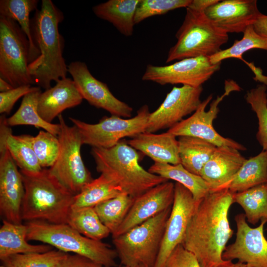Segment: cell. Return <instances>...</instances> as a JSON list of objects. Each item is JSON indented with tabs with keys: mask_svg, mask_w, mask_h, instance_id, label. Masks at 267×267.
<instances>
[{
	"mask_svg": "<svg viewBox=\"0 0 267 267\" xmlns=\"http://www.w3.org/2000/svg\"><path fill=\"white\" fill-rule=\"evenodd\" d=\"M267 183V151L246 159L228 188L233 193L241 192Z\"/></svg>",
	"mask_w": 267,
	"mask_h": 267,
	"instance_id": "f1b7e54d",
	"label": "cell"
},
{
	"mask_svg": "<svg viewBox=\"0 0 267 267\" xmlns=\"http://www.w3.org/2000/svg\"><path fill=\"white\" fill-rule=\"evenodd\" d=\"M60 131L58 137L60 150L50 174L74 195L79 194L93 178L83 161L81 148L83 144L75 126H69L62 115L58 117Z\"/></svg>",
	"mask_w": 267,
	"mask_h": 267,
	"instance_id": "9c48e42d",
	"label": "cell"
},
{
	"mask_svg": "<svg viewBox=\"0 0 267 267\" xmlns=\"http://www.w3.org/2000/svg\"><path fill=\"white\" fill-rule=\"evenodd\" d=\"M177 43L169 50L166 63L199 56L211 57L222 49L228 34L205 15L186 8L184 20L176 33Z\"/></svg>",
	"mask_w": 267,
	"mask_h": 267,
	"instance_id": "8992f818",
	"label": "cell"
},
{
	"mask_svg": "<svg viewBox=\"0 0 267 267\" xmlns=\"http://www.w3.org/2000/svg\"><path fill=\"white\" fill-rule=\"evenodd\" d=\"M176 137L168 131L160 134L144 132L130 139L128 143L154 163L178 165L180 161Z\"/></svg>",
	"mask_w": 267,
	"mask_h": 267,
	"instance_id": "7402d4cb",
	"label": "cell"
},
{
	"mask_svg": "<svg viewBox=\"0 0 267 267\" xmlns=\"http://www.w3.org/2000/svg\"><path fill=\"white\" fill-rule=\"evenodd\" d=\"M66 223L82 235L101 241L111 234L93 207L71 208Z\"/></svg>",
	"mask_w": 267,
	"mask_h": 267,
	"instance_id": "4dcf8cb0",
	"label": "cell"
},
{
	"mask_svg": "<svg viewBox=\"0 0 267 267\" xmlns=\"http://www.w3.org/2000/svg\"><path fill=\"white\" fill-rule=\"evenodd\" d=\"M150 112L147 105H143L132 118H123L111 115L103 117L98 123L89 124L69 117L78 130L83 144L92 147L109 148L126 137L133 138L146 131Z\"/></svg>",
	"mask_w": 267,
	"mask_h": 267,
	"instance_id": "30bf717a",
	"label": "cell"
},
{
	"mask_svg": "<svg viewBox=\"0 0 267 267\" xmlns=\"http://www.w3.org/2000/svg\"><path fill=\"white\" fill-rule=\"evenodd\" d=\"M30 44L15 20L0 16V78L14 88L35 84L29 72Z\"/></svg>",
	"mask_w": 267,
	"mask_h": 267,
	"instance_id": "ba28073f",
	"label": "cell"
},
{
	"mask_svg": "<svg viewBox=\"0 0 267 267\" xmlns=\"http://www.w3.org/2000/svg\"></svg>",
	"mask_w": 267,
	"mask_h": 267,
	"instance_id": "c3c4849f",
	"label": "cell"
},
{
	"mask_svg": "<svg viewBox=\"0 0 267 267\" xmlns=\"http://www.w3.org/2000/svg\"><path fill=\"white\" fill-rule=\"evenodd\" d=\"M246 159L235 148L217 147L200 176L208 184L210 191L228 188Z\"/></svg>",
	"mask_w": 267,
	"mask_h": 267,
	"instance_id": "ffe728a7",
	"label": "cell"
},
{
	"mask_svg": "<svg viewBox=\"0 0 267 267\" xmlns=\"http://www.w3.org/2000/svg\"><path fill=\"white\" fill-rule=\"evenodd\" d=\"M31 142L40 166L51 167L56 161L60 150L58 136L41 130L35 136L31 135Z\"/></svg>",
	"mask_w": 267,
	"mask_h": 267,
	"instance_id": "74e56055",
	"label": "cell"
},
{
	"mask_svg": "<svg viewBox=\"0 0 267 267\" xmlns=\"http://www.w3.org/2000/svg\"><path fill=\"white\" fill-rule=\"evenodd\" d=\"M233 202L242 208L247 222L252 224L260 221L267 222V183L234 193Z\"/></svg>",
	"mask_w": 267,
	"mask_h": 267,
	"instance_id": "1f68e13d",
	"label": "cell"
},
{
	"mask_svg": "<svg viewBox=\"0 0 267 267\" xmlns=\"http://www.w3.org/2000/svg\"><path fill=\"white\" fill-rule=\"evenodd\" d=\"M222 267H248L245 264L238 262L234 263L232 261H228L227 263Z\"/></svg>",
	"mask_w": 267,
	"mask_h": 267,
	"instance_id": "bcb514c9",
	"label": "cell"
},
{
	"mask_svg": "<svg viewBox=\"0 0 267 267\" xmlns=\"http://www.w3.org/2000/svg\"><path fill=\"white\" fill-rule=\"evenodd\" d=\"M175 184L167 181L134 198L124 221L112 238L120 235L172 206Z\"/></svg>",
	"mask_w": 267,
	"mask_h": 267,
	"instance_id": "ac0fdd59",
	"label": "cell"
},
{
	"mask_svg": "<svg viewBox=\"0 0 267 267\" xmlns=\"http://www.w3.org/2000/svg\"><path fill=\"white\" fill-rule=\"evenodd\" d=\"M240 90V88L235 81L226 80L224 92L211 102L208 110L206 109L213 98L212 94L201 102L198 108L190 117L184 119L169 129L168 132L176 137L189 136L198 137L217 147L225 146L239 151L245 150V146L230 138L221 135L213 126L214 121L217 118L220 111L219 104L231 92Z\"/></svg>",
	"mask_w": 267,
	"mask_h": 267,
	"instance_id": "8fae6325",
	"label": "cell"
},
{
	"mask_svg": "<svg viewBox=\"0 0 267 267\" xmlns=\"http://www.w3.org/2000/svg\"><path fill=\"white\" fill-rule=\"evenodd\" d=\"M204 13L215 25L227 34L243 33L262 13L256 0H219Z\"/></svg>",
	"mask_w": 267,
	"mask_h": 267,
	"instance_id": "d6986e66",
	"label": "cell"
},
{
	"mask_svg": "<svg viewBox=\"0 0 267 267\" xmlns=\"http://www.w3.org/2000/svg\"><path fill=\"white\" fill-rule=\"evenodd\" d=\"M233 194L228 188L210 191L190 220L181 244L196 256L201 267H222L228 261L223 259L222 254L233 234L228 220Z\"/></svg>",
	"mask_w": 267,
	"mask_h": 267,
	"instance_id": "6da1fadb",
	"label": "cell"
},
{
	"mask_svg": "<svg viewBox=\"0 0 267 267\" xmlns=\"http://www.w3.org/2000/svg\"><path fill=\"white\" fill-rule=\"evenodd\" d=\"M25 193L21 207L22 220L66 223L75 195L43 169L37 173L20 170Z\"/></svg>",
	"mask_w": 267,
	"mask_h": 267,
	"instance_id": "3957f363",
	"label": "cell"
},
{
	"mask_svg": "<svg viewBox=\"0 0 267 267\" xmlns=\"http://www.w3.org/2000/svg\"><path fill=\"white\" fill-rule=\"evenodd\" d=\"M40 88L30 85L21 86L3 92H0V113L8 114L15 103L21 97Z\"/></svg>",
	"mask_w": 267,
	"mask_h": 267,
	"instance_id": "ab89813d",
	"label": "cell"
},
{
	"mask_svg": "<svg viewBox=\"0 0 267 267\" xmlns=\"http://www.w3.org/2000/svg\"><path fill=\"white\" fill-rule=\"evenodd\" d=\"M68 72L73 78L83 99L89 104L109 112L111 115L130 118L133 109L118 99L110 91L107 85L92 75L87 64L73 61L68 65Z\"/></svg>",
	"mask_w": 267,
	"mask_h": 267,
	"instance_id": "2e32d148",
	"label": "cell"
},
{
	"mask_svg": "<svg viewBox=\"0 0 267 267\" xmlns=\"http://www.w3.org/2000/svg\"><path fill=\"white\" fill-rule=\"evenodd\" d=\"M28 241L41 242L56 250L87 257L104 267H116L117 252L101 241L88 238L67 223L27 222Z\"/></svg>",
	"mask_w": 267,
	"mask_h": 267,
	"instance_id": "5b68a950",
	"label": "cell"
},
{
	"mask_svg": "<svg viewBox=\"0 0 267 267\" xmlns=\"http://www.w3.org/2000/svg\"><path fill=\"white\" fill-rule=\"evenodd\" d=\"M148 171L181 184L191 193L196 201H200L210 192L208 184L201 176L190 172L181 164L154 163Z\"/></svg>",
	"mask_w": 267,
	"mask_h": 267,
	"instance_id": "4316f807",
	"label": "cell"
},
{
	"mask_svg": "<svg viewBox=\"0 0 267 267\" xmlns=\"http://www.w3.org/2000/svg\"><path fill=\"white\" fill-rule=\"evenodd\" d=\"M200 201L195 200L191 193L181 184H175L174 202L153 267H165L171 253L182 244L188 223Z\"/></svg>",
	"mask_w": 267,
	"mask_h": 267,
	"instance_id": "5bb4252c",
	"label": "cell"
},
{
	"mask_svg": "<svg viewBox=\"0 0 267 267\" xmlns=\"http://www.w3.org/2000/svg\"><path fill=\"white\" fill-rule=\"evenodd\" d=\"M172 207L113 238L115 249L123 266L154 267Z\"/></svg>",
	"mask_w": 267,
	"mask_h": 267,
	"instance_id": "52a82bcc",
	"label": "cell"
},
{
	"mask_svg": "<svg viewBox=\"0 0 267 267\" xmlns=\"http://www.w3.org/2000/svg\"><path fill=\"white\" fill-rule=\"evenodd\" d=\"M191 0H140L136 8L134 21L138 24L147 18L164 14L174 9L185 7Z\"/></svg>",
	"mask_w": 267,
	"mask_h": 267,
	"instance_id": "f35d334b",
	"label": "cell"
},
{
	"mask_svg": "<svg viewBox=\"0 0 267 267\" xmlns=\"http://www.w3.org/2000/svg\"><path fill=\"white\" fill-rule=\"evenodd\" d=\"M165 267H201L196 256L182 244L178 245L168 257Z\"/></svg>",
	"mask_w": 267,
	"mask_h": 267,
	"instance_id": "60d3db41",
	"label": "cell"
},
{
	"mask_svg": "<svg viewBox=\"0 0 267 267\" xmlns=\"http://www.w3.org/2000/svg\"><path fill=\"white\" fill-rule=\"evenodd\" d=\"M68 254L52 249L44 253L14 255L0 260V267H57Z\"/></svg>",
	"mask_w": 267,
	"mask_h": 267,
	"instance_id": "d590c367",
	"label": "cell"
},
{
	"mask_svg": "<svg viewBox=\"0 0 267 267\" xmlns=\"http://www.w3.org/2000/svg\"><path fill=\"white\" fill-rule=\"evenodd\" d=\"M14 88L7 82L0 78V92L9 91Z\"/></svg>",
	"mask_w": 267,
	"mask_h": 267,
	"instance_id": "f6af8a7d",
	"label": "cell"
},
{
	"mask_svg": "<svg viewBox=\"0 0 267 267\" xmlns=\"http://www.w3.org/2000/svg\"><path fill=\"white\" fill-rule=\"evenodd\" d=\"M123 193L121 189L103 175L93 179L77 195L72 208L94 207L96 205Z\"/></svg>",
	"mask_w": 267,
	"mask_h": 267,
	"instance_id": "d6a6232c",
	"label": "cell"
},
{
	"mask_svg": "<svg viewBox=\"0 0 267 267\" xmlns=\"http://www.w3.org/2000/svg\"><path fill=\"white\" fill-rule=\"evenodd\" d=\"M140 0H109L96 5L92 11L99 18L111 23L122 35L134 33L135 11Z\"/></svg>",
	"mask_w": 267,
	"mask_h": 267,
	"instance_id": "d4e9b609",
	"label": "cell"
},
{
	"mask_svg": "<svg viewBox=\"0 0 267 267\" xmlns=\"http://www.w3.org/2000/svg\"><path fill=\"white\" fill-rule=\"evenodd\" d=\"M91 154L97 171L133 198L168 181L144 169L136 150L124 141L109 148L92 147Z\"/></svg>",
	"mask_w": 267,
	"mask_h": 267,
	"instance_id": "277c9868",
	"label": "cell"
},
{
	"mask_svg": "<svg viewBox=\"0 0 267 267\" xmlns=\"http://www.w3.org/2000/svg\"><path fill=\"white\" fill-rule=\"evenodd\" d=\"M41 88L25 95L16 112L7 118L9 126L30 125L42 128L58 136L60 131L59 124L48 123L43 120L38 112L39 97L41 93Z\"/></svg>",
	"mask_w": 267,
	"mask_h": 267,
	"instance_id": "f546056e",
	"label": "cell"
},
{
	"mask_svg": "<svg viewBox=\"0 0 267 267\" xmlns=\"http://www.w3.org/2000/svg\"><path fill=\"white\" fill-rule=\"evenodd\" d=\"M38 0H0V16L16 21L27 37L30 44V63L40 55L32 37L30 13L37 9Z\"/></svg>",
	"mask_w": 267,
	"mask_h": 267,
	"instance_id": "83f0119b",
	"label": "cell"
},
{
	"mask_svg": "<svg viewBox=\"0 0 267 267\" xmlns=\"http://www.w3.org/2000/svg\"><path fill=\"white\" fill-rule=\"evenodd\" d=\"M243 33V36L241 40H235L229 48L222 49L210 57L211 62L217 64L228 58L241 59L245 52L253 49L267 50V38L258 34L253 25L248 26Z\"/></svg>",
	"mask_w": 267,
	"mask_h": 267,
	"instance_id": "e575fe53",
	"label": "cell"
},
{
	"mask_svg": "<svg viewBox=\"0 0 267 267\" xmlns=\"http://www.w3.org/2000/svg\"><path fill=\"white\" fill-rule=\"evenodd\" d=\"M5 145L0 142V212L9 222L22 223L25 193L23 178Z\"/></svg>",
	"mask_w": 267,
	"mask_h": 267,
	"instance_id": "e0dca14e",
	"label": "cell"
},
{
	"mask_svg": "<svg viewBox=\"0 0 267 267\" xmlns=\"http://www.w3.org/2000/svg\"><path fill=\"white\" fill-rule=\"evenodd\" d=\"M83 100L73 80L69 78L61 79L53 87L41 92L38 112L43 120L51 123L64 110L79 105Z\"/></svg>",
	"mask_w": 267,
	"mask_h": 267,
	"instance_id": "44dd1931",
	"label": "cell"
},
{
	"mask_svg": "<svg viewBox=\"0 0 267 267\" xmlns=\"http://www.w3.org/2000/svg\"><path fill=\"white\" fill-rule=\"evenodd\" d=\"M57 267H104L89 258L77 254H68Z\"/></svg>",
	"mask_w": 267,
	"mask_h": 267,
	"instance_id": "b9f144b4",
	"label": "cell"
},
{
	"mask_svg": "<svg viewBox=\"0 0 267 267\" xmlns=\"http://www.w3.org/2000/svg\"><path fill=\"white\" fill-rule=\"evenodd\" d=\"M267 85L257 86L248 91L245 96L247 102L256 113L258 120L256 138L263 150L267 151Z\"/></svg>",
	"mask_w": 267,
	"mask_h": 267,
	"instance_id": "8d00e7d4",
	"label": "cell"
},
{
	"mask_svg": "<svg viewBox=\"0 0 267 267\" xmlns=\"http://www.w3.org/2000/svg\"><path fill=\"white\" fill-rule=\"evenodd\" d=\"M119 267H126V266H120ZM146 267L144 266H136V267Z\"/></svg>",
	"mask_w": 267,
	"mask_h": 267,
	"instance_id": "7dc6e473",
	"label": "cell"
},
{
	"mask_svg": "<svg viewBox=\"0 0 267 267\" xmlns=\"http://www.w3.org/2000/svg\"><path fill=\"white\" fill-rule=\"evenodd\" d=\"M202 91V86L174 87L159 107L150 113L145 132L154 133L170 129L184 117L193 113L202 102L200 96Z\"/></svg>",
	"mask_w": 267,
	"mask_h": 267,
	"instance_id": "4fadbf2b",
	"label": "cell"
},
{
	"mask_svg": "<svg viewBox=\"0 0 267 267\" xmlns=\"http://www.w3.org/2000/svg\"><path fill=\"white\" fill-rule=\"evenodd\" d=\"M221 64L212 63L207 56L185 58L169 65L149 64L142 80L161 85L181 84L197 88L202 86L218 71Z\"/></svg>",
	"mask_w": 267,
	"mask_h": 267,
	"instance_id": "7c38bea8",
	"label": "cell"
},
{
	"mask_svg": "<svg viewBox=\"0 0 267 267\" xmlns=\"http://www.w3.org/2000/svg\"><path fill=\"white\" fill-rule=\"evenodd\" d=\"M219 0H191L190 3L186 8L196 11L204 12L207 8L215 4L218 2Z\"/></svg>",
	"mask_w": 267,
	"mask_h": 267,
	"instance_id": "ee69618b",
	"label": "cell"
},
{
	"mask_svg": "<svg viewBox=\"0 0 267 267\" xmlns=\"http://www.w3.org/2000/svg\"><path fill=\"white\" fill-rule=\"evenodd\" d=\"M134 200V198L122 193L93 207L100 220L108 228L112 235L124 221Z\"/></svg>",
	"mask_w": 267,
	"mask_h": 267,
	"instance_id": "836d02e7",
	"label": "cell"
},
{
	"mask_svg": "<svg viewBox=\"0 0 267 267\" xmlns=\"http://www.w3.org/2000/svg\"><path fill=\"white\" fill-rule=\"evenodd\" d=\"M64 18L51 0H42L31 19L33 39L40 55L29 64V72L35 84L45 90L51 87L52 81L67 78L68 73L63 56L64 40L58 28Z\"/></svg>",
	"mask_w": 267,
	"mask_h": 267,
	"instance_id": "7a4b0ae2",
	"label": "cell"
},
{
	"mask_svg": "<svg viewBox=\"0 0 267 267\" xmlns=\"http://www.w3.org/2000/svg\"><path fill=\"white\" fill-rule=\"evenodd\" d=\"M5 114L0 117V142L6 146L20 170L37 173L43 168L33 149L31 135H15L6 121Z\"/></svg>",
	"mask_w": 267,
	"mask_h": 267,
	"instance_id": "603a6c76",
	"label": "cell"
},
{
	"mask_svg": "<svg viewBox=\"0 0 267 267\" xmlns=\"http://www.w3.org/2000/svg\"><path fill=\"white\" fill-rule=\"evenodd\" d=\"M180 164L190 172L200 176L217 146L204 139L189 136L178 137Z\"/></svg>",
	"mask_w": 267,
	"mask_h": 267,
	"instance_id": "484cf974",
	"label": "cell"
},
{
	"mask_svg": "<svg viewBox=\"0 0 267 267\" xmlns=\"http://www.w3.org/2000/svg\"><path fill=\"white\" fill-rule=\"evenodd\" d=\"M237 231L234 242L227 246L222 254L224 260L237 259L248 267H267V240L264 234L265 221L256 227L247 223L244 214L235 217Z\"/></svg>",
	"mask_w": 267,
	"mask_h": 267,
	"instance_id": "9a60e30c",
	"label": "cell"
},
{
	"mask_svg": "<svg viewBox=\"0 0 267 267\" xmlns=\"http://www.w3.org/2000/svg\"><path fill=\"white\" fill-rule=\"evenodd\" d=\"M25 224L2 220L0 228V259L17 254L44 253L52 250L50 245H33L28 242Z\"/></svg>",
	"mask_w": 267,
	"mask_h": 267,
	"instance_id": "cb8c5ba5",
	"label": "cell"
},
{
	"mask_svg": "<svg viewBox=\"0 0 267 267\" xmlns=\"http://www.w3.org/2000/svg\"><path fill=\"white\" fill-rule=\"evenodd\" d=\"M253 26L258 34L267 38V15L261 13L253 23Z\"/></svg>",
	"mask_w": 267,
	"mask_h": 267,
	"instance_id": "7bdbcfd3",
	"label": "cell"
}]
</instances>
